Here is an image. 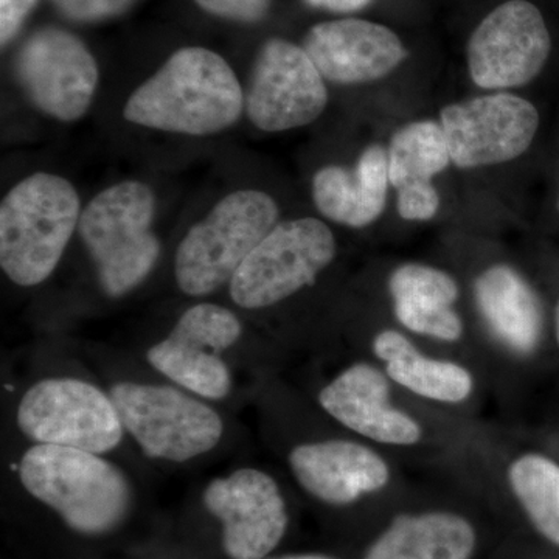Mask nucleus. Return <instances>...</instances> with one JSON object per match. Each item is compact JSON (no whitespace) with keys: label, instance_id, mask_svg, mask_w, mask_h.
Returning a JSON list of instances; mask_svg holds the SVG:
<instances>
[{"label":"nucleus","instance_id":"1","mask_svg":"<svg viewBox=\"0 0 559 559\" xmlns=\"http://www.w3.org/2000/svg\"><path fill=\"white\" fill-rule=\"evenodd\" d=\"M245 109L240 81L223 57L183 47L132 92L123 108L130 123L186 135L234 127Z\"/></svg>","mask_w":559,"mask_h":559},{"label":"nucleus","instance_id":"2","mask_svg":"<svg viewBox=\"0 0 559 559\" xmlns=\"http://www.w3.org/2000/svg\"><path fill=\"white\" fill-rule=\"evenodd\" d=\"M20 479L80 535H106L130 513V481L94 452L36 444L21 460Z\"/></svg>","mask_w":559,"mask_h":559},{"label":"nucleus","instance_id":"3","mask_svg":"<svg viewBox=\"0 0 559 559\" xmlns=\"http://www.w3.org/2000/svg\"><path fill=\"white\" fill-rule=\"evenodd\" d=\"M75 187L51 173H35L13 187L0 205V266L11 282L36 286L57 270L79 229Z\"/></svg>","mask_w":559,"mask_h":559},{"label":"nucleus","instance_id":"4","mask_svg":"<svg viewBox=\"0 0 559 559\" xmlns=\"http://www.w3.org/2000/svg\"><path fill=\"white\" fill-rule=\"evenodd\" d=\"M156 197L146 183L124 180L103 190L81 212L79 231L103 290L121 297L138 288L156 266Z\"/></svg>","mask_w":559,"mask_h":559},{"label":"nucleus","instance_id":"5","mask_svg":"<svg viewBox=\"0 0 559 559\" xmlns=\"http://www.w3.org/2000/svg\"><path fill=\"white\" fill-rule=\"evenodd\" d=\"M277 221V202L264 191L227 194L191 227L176 250L175 277L180 290L187 296H209L230 283Z\"/></svg>","mask_w":559,"mask_h":559},{"label":"nucleus","instance_id":"6","mask_svg":"<svg viewBox=\"0 0 559 559\" xmlns=\"http://www.w3.org/2000/svg\"><path fill=\"white\" fill-rule=\"evenodd\" d=\"M336 255V240L316 218L278 223L230 280V297L245 310H261L311 286Z\"/></svg>","mask_w":559,"mask_h":559},{"label":"nucleus","instance_id":"7","mask_svg":"<svg viewBox=\"0 0 559 559\" xmlns=\"http://www.w3.org/2000/svg\"><path fill=\"white\" fill-rule=\"evenodd\" d=\"M109 395L124 429L151 459L187 462L212 451L223 437L219 415L178 389L120 382Z\"/></svg>","mask_w":559,"mask_h":559},{"label":"nucleus","instance_id":"8","mask_svg":"<svg viewBox=\"0 0 559 559\" xmlns=\"http://www.w3.org/2000/svg\"><path fill=\"white\" fill-rule=\"evenodd\" d=\"M17 426L38 444L106 454L123 440L124 426L110 395L76 378L36 382L17 406Z\"/></svg>","mask_w":559,"mask_h":559},{"label":"nucleus","instance_id":"9","mask_svg":"<svg viewBox=\"0 0 559 559\" xmlns=\"http://www.w3.org/2000/svg\"><path fill=\"white\" fill-rule=\"evenodd\" d=\"M242 333L240 319L215 304L189 308L171 333L153 345L146 359L175 384L207 400L229 395V367L221 355L237 344Z\"/></svg>","mask_w":559,"mask_h":559},{"label":"nucleus","instance_id":"10","mask_svg":"<svg viewBox=\"0 0 559 559\" xmlns=\"http://www.w3.org/2000/svg\"><path fill=\"white\" fill-rule=\"evenodd\" d=\"M550 50L549 27L538 7L528 0H509L471 35V79L484 90L524 86L539 75Z\"/></svg>","mask_w":559,"mask_h":559},{"label":"nucleus","instance_id":"11","mask_svg":"<svg viewBox=\"0 0 559 559\" xmlns=\"http://www.w3.org/2000/svg\"><path fill=\"white\" fill-rule=\"evenodd\" d=\"M329 105L323 76L304 47L289 40H266L250 76L246 112L253 127L282 132L307 127Z\"/></svg>","mask_w":559,"mask_h":559},{"label":"nucleus","instance_id":"12","mask_svg":"<svg viewBox=\"0 0 559 559\" xmlns=\"http://www.w3.org/2000/svg\"><path fill=\"white\" fill-rule=\"evenodd\" d=\"M16 75L33 105L61 121L81 119L94 102L98 66L83 40L61 28L33 33L17 53Z\"/></svg>","mask_w":559,"mask_h":559},{"label":"nucleus","instance_id":"13","mask_svg":"<svg viewBox=\"0 0 559 559\" xmlns=\"http://www.w3.org/2000/svg\"><path fill=\"white\" fill-rule=\"evenodd\" d=\"M440 124L452 164L488 167L516 159L530 148L539 114L524 98L500 92L447 106Z\"/></svg>","mask_w":559,"mask_h":559},{"label":"nucleus","instance_id":"14","mask_svg":"<svg viewBox=\"0 0 559 559\" xmlns=\"http://www.w3.org/2000/svg\"><path fill=\"white\" fill-rule=\"evenodd\" d=\"M204 506L223 525V549L230 559H263L288 527L277 481L260 469L242 468L210 481Z\"/></svg>","mask_w":559,"mask_h":559},{"label":"nucleus","instance_id":"15","mask_svg":"<svg viewBox=\"0 0 559 559\" xmlns=\"http://www.w3.org/2000/svg\"><path fill=\"white\" fill-rule=\"evenodd\" d=\"M304 50L320 75L337 84L384 79L406 58L395 32L355 17L314 25L305 36Z\"/></svg>","mask_w":559,"mask_h":559},{"label":"nucleus","instance_id":"16","mask_svg":"<svg viewBox=\"0 0 559 559\" xmlns=\"http://www.w3.org/2000/svg\"><path fill=\"white\" fill-rule=\"evenodd\" d=\"M384 374L370 364H355L337 374L319 395L320 406L348 429L378 443L407 447L421 439L414 418L390 404Z\"/></svg>","mask_w":559,"mask_h":559},{"label":"nucleus","instance_id":"17","mask_svg":"<svg viewBox=\"0 0 559 559\" xmlns=\"http://www.w3.org/2000/svg\"><path fill=\"white\" fill-rule=\"evenodd\" d=\"M289 466L301 487L331 506H348L388 485V463L364 444L348 440L300 444Z\"/></svg>","mask_w":559,"mask_h":559},{"label":"nucleus","instance_id":"18","mask_svg":"<svg viewBox=\"0 0 559 559\" xmlns=\"http://www.w3.org/2000/svg\"><path fill=\"white\" fill-rule=\"evenodd\" d=\"M389 183L388 151L371 145L353 168L340 165L320 168L312 179V198L326 218L360 229L384 212Z\"/></svg>","mask_w":559,"mask_h":559},{"label":"nucleus","instance_id":"19","mask_svg":"<svg viewBox=\"0 0 559 559\" xmlns=\"http://www.w3.org/2000/svg\"><path fill=\"white\" fill-rule=\"evenodd\" d=\"M396 319L414 333L454 342L463 333L462 319L451 310L459 286L447 272L425 264H404L390 277Z\"/></svg>","mask_w":559,"mask_h":559},{"label":"nucleus","instance_id":"20","mask_svg":"<svg viewBox=\"0 0 559 559\" xmlns=\"http://www.w3.org/2000/svg\"><path fill=\"white\" fill-rule=\"evenodd\" d=\"M474 294L498 340L522 355L536 348L543 329L538 297L516 271L506 264L489 267L476 280Z\"/></svg>","mask_w":559,"mask_h":559},{"label":"nucleus","instance_id":"21","mask_svg":"<svg viewBox=\"0 0 559 559\" xmlns=\"http://www.w3.org/2000/svg\"><path fill=\"white\" fill-rule=\"evenodd\" d=\"M476 532L452 513L403 514L370 547L364 559H469Z\"/></svg>","mask_w":559,"mask_h":559},{"label":"nucleus","instance_id":"22","mask_svg":"<svg viewBox=\"0 0 559 559\" xmlns=\"http://www.w3.org/2000/svg\"><path fill=\"white\" fill-rule=\"evenodd\" d=\"M393 381L423 399L460 403L471 395L473 378L462 366L448 360L426 358L399 331H382L373 344Z\"/></svg>","mask_w":559,"mask_h":559},{"label":"nucleus","instance_id":"23","mask_svg":"<svg viewBox=\"0 0 559 559\" xmlns=\"http://www.w3.org/2000/svg\"><path fill=\"white\" fill-rule=\"evenodd\" d=\"M389 179L396 190L412 182H430L450 165L451 154L440 123L414 121L395 132L388 151Z\"/></svg>","mask_w":559,"mask_h":559},{"label":"nucleus","instance_id":"24","mask_svg":"<svg viewBox=\"0 0 559 559\" xmlns=\"http://www.w3.org/2000/svg\"><path fill=\"white\" fill-rule=\"evenodd\" d=\"M514 495L540 535L559 546V465L538 454L518 459L509 469Z\"/></svg>","mask_w":559,"mask_h":559},{"label":"nucleus","instance_id":"25","mask_svg":"<svg viewBox=\"0 0 559 559\" xmlns=\"http://www.w3.org/2000/svg\"><path fill=\"white\" fill-rule=\"evenodd\" d=\"M440 197L430 182H412L399 189L401 218L428 221L439 212Z\"/></svg>","mask_w":559,"mask_h":559},{"label":"nucleus","instance_id":"26","mask_svg":"<svg viewBox=\"0 0 559 559\" xmlns=\"http://www.w3.org/2000/svg\"><path fill=\"white\" fill-rule=\"evenodd\" d=\"M62 16L76 22H98L119 16L138 0H51Z\"/></svg>","mask_w":559,"mask_h":559},{"label":"nucleus","instance_id":"27","mask_svg":"<svg viewBox=\"0 0 559 559\" xmlns=\"http://www.w3.org/2000/svg\"><path fill=\"white\" fill-rule=\"evenodd\" d=\"M202 10L235 22H259L270 11L271 0H194Z\"/></svg>","mask_w":559,"mask_h":559},{"label":"nucleus","instance_id":"28","mask_svg":"<svg viewBox=\"0 0 559 559\" xmlns=\"http://www.w3.org/2000/svg\"><path fill=\"white\" fill-rule=\"evenodd\" d=\"M38 0H0V40L7 46L17 35L22 24Z\"/></svg>","mask_w":559,"mask_h":559},{"label":"nucleus","instance_id":"29","mask_svg":"<svg viewBox=\"0 0 559 559\" xmlns=\"http://www.w3.org/2000/svg\"><path fill=\"white\" fill-rule=\"evenodd\" d=\"M314 9L333 11V13H352L366 9L373 0H305Z\"/></svg>","mask_w":559,"mask_h":559},{"label":"nucleus","instance_id":"30","mask_svg":"<svg viewBox=\"0 0 559 559\" xmlns=\"http://www.w3.org/2000/svg\"><path fill=\"white\" fill-rule=\"evenodd\" d=\"M274 559H333L329 557H322V555H293V557H283Z\"/></svg>","mask_w":559,"mask_h":559},{"label":"nucleus","instance_id":"31","mask_svg":"<svg viewBox=\"0 0 559 559\" xmlns=\"http://www.w3.org/2000/svg\"><path fill=\"white\" fill-rule=\"evenodd\" d=\"M557 334H558V342H559V304L557 308Z\"/></svg>","mask_w":559,"mask_h":559}]
</instances>
